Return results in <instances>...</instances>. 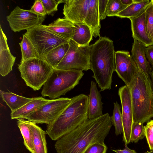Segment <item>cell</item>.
<instances>
[{
    "instance_id": "cell-1",
    "label": "cell",
    "mask_w": 153,
    "mask_h": 153,
    "mask_svg": "<svg viewBox=\"0 0 153 153\" xmlns=\"http://www.w3.org/2000/svg\"><path fill=\"white\" fill-rule=\"evenodd\" d=\"M112 125L108 113L88 119L70 133L56 140L57 153H84L93 144L104 143Z\"/></svg>"
},
{
    "instance_id": "cell-2",
    "label": "cell",
    "mask_w": 153,
    "mask_h": 153,
    "mask_svg": "<svg viewBox=\"0 0 153 153\" xmlns=\"http://www.w3.org/2000/svg\"><path fill=\"white\" fill-rule=\"evenodd\" d=\"M115 52L113 41L106 36L100 38L91 45L92 77L101 91L111 89L113 74L115 69Z\"/></svg>"
},
{
    "instance_id": "cell-3",
    "label": "cell",
    "mask_w": 153,
    "mask_h": 153,
    "mask_svg": "<svg viewBox=\"0 0 153 153\" xmlns=\"http://www.w3.org/2000/svg\"><path fill=\"white\" fill-rule=\"evenodd\" d=\"M71 98L59 116L47 125L46 131L52 140H57L88 120V96L81 94Z\"/></svg>"
},
{
    "instance_id": "cell-4",
    "label": "cell",
    "mask_w": 153,
    "mask_h": 153,
    "mask_svg": "<svg viewBox=\"0 0 153 153\" xmlns=\"http://www.w3.org/2000/svg\"><path fill=\"white\" fill-rule=\"evenodd\" d=\"M130 88L133 122L144 123L153 118V89L150 76L138 68Z\"/></svg>"
},
{
    "instance_id": "cell-5",
    "label": "cell",
    "mask_w": 153,
    "mask_h": 153,
    "mask_svg": "<svg viewBox=\"0 0 153 153\" xmlns=\"http://www.w3.org/2000/svg\"><path fill=\"white\" fill-rule=\"evenodd\" d=\"M84 75L81 71L54 69L43 85L41 94L52 100L59 98L78 85Z\"/></svg>"
},
{
    "instance_id": "cell-6",
    "label": "cell",
    "mask_w": 153,
    "mask_h": 153,
    "mask_svg": "<svg viewBox=\"0 0 153 153\" xmlns=\"http://www.w3.org/2000/svg\"><path fill=\"white\" fill-rule=\"evenodd\" d=\"M18 68L27 85L34 91L41 88L54 69L45 61L39 58L20 62Z\"/></svg>"
},
{
    "instance_id": "cell-7",
    "label": "cell",
    "mask_w": 153,
    "mask_h": 153,
    "mask_svg": "<svg viewBox=\"0 0 153 153\" xmlns=\"http://www.w3.org/2000/svg\"><path fill=\"white\" fill-rule=\"evenodd\" d=\"M24 34L29 39L42 59L53 49L69 41L42 25L27 30Z\"/></svg>"
},
{
    "instance_id": "cell-8",
    "label": "cell",
    "mask_w": 153,
    "mask_h": 153,
    "mask_svg": "<svg viewBox=\"0 0 153 153\" xmlns=\"http://www.w3.org/2000/svg\"><path fill=\"white\" fill-rule=\"evenodd\" d=\"M65 55L55 69L87 71L91 70L90 54L91 45L81 46L72 39Z\"/></svg>"
},
{
    "instance_id": "cell-9",
    "label": "cell",
    "mask_w": 153,
    "mask_h": 153,
    "mask_svg": "<svg viewBox=\"0 0 153 153\" xmlns=\"http://www.w3.org/2000/svg\"><path fill=\"white\" fill-rule=\"evenodd\" d=\"M71 98L61 97L50 100L25 117L36 124H50L54 121L70 103Z\"/></svg>"
},
{
    "instance_id": "cell-10",
    "label": "cell",
    "mask_w": 153,
    "mask_h": 153,
    "mask_svg": "<svg viewBox=\"0 0 153 153\" xmlns=\"http://www.w3.org/2000/svg\"><path fill=\"white\" fill-rule=\"evenodd\" d=\"M45 18L44 16L30 10L21 8L18 6L6 17L11 29L14 32L27 30L42 25Z\"/></svg>"
},
{
    "instance_id": "cell-11",
    "label": "cell",
    "mask_w": 153,
    "mask_h": 153,
    "mask_svg": "<svg viewBox=\"0 0 153 153\" xmlns=\"http://www.w3.org/2000/svg\"><path fill=\"white\" fill-rule=\"evenodd\" d=\"M118 94L122 106L123 125V141L125 144L130 143L132 127L133 122L132 100L130 88L127 85L120 87Z\"/></svg>"
},
{
    "instance_id": "cell-12",
    "label": "cell",
    "mask_w": 153,
    "mask_h": 153,
    "mask_svg": "<svg viewBox=\"0 0 153 153\" xmlns=\"http://www.w3.org/2000/svg\"><path fill=\"white\" fill-rule=\"evenodd\" d=\"M115 71L126 85L129 86L138 70L131 55L127 51H115Z\"/></svg>"
},
{
    "instance_id": "cell-13",
    "label": "cell",
    "mask_w": 153,
    "mask_h": 153,
    "mask_svg": "<svg viewBox=\"0 0 153 153\" xmlns=\"http://www.w3.org/2000/svg\"><path fill=\"white\" fill-rule=\"evenodd\" d=\"M90 0H64V18L73 23L84 24Z\"/></svg>"
},
{
    "instance_id": "cell-14",
    "label": "cell",
    "mask_w": 153,
    "mask_h": 153,
    "mask_svg": "<svg viewBox=\"0 0 153 153\" xmlns=\"http://www.w3.org/2000/svg\"><path fill=\"white\" fill-rule=\"evenodd\" d=\"M16 57L11 53L7 43V39L0 27V74L4 76L13 70Z\"/></svg>"
},
{
    "instance_id": "cell-15",
    "label": "cell",
    "mask_w": 153,
    "mask_h": 153,
    "mask_svg": "<svg viewBox=\"0 0 153 153\" xmlns=\"http://www.w3.org/2000/svg\"><path fill=\"white\" fill-rule=\"evenodd\" d=\"M102 96L97 87V83L91 81L88 96V119H91L100 117L102 114Z\"/></svg>"
},
{
    "instance_id": "cell-16",
    "label": "cell",
    "mask_w": 153,
    "mask_h": 153,
    "mask_svg": "<svg viewBox=\"0 0 153 153\" xmlns=\"http://www.w3.org/2000/svg\"><path fill=\"white\" fill-rule=\"evenodd\" d=\"M131 50V56L138 68L146 74L150 76L152 71L151 66L146 55V46L139 41L134 39Z\"/></svg>"
},
{
    "instance_id": "cell-17",
    "label": "cell",
    "mask_w": 153,
    "mask_h": 153,
    "mask_svg": "<svg viewBox=\"0 0 153 153\" xmlns=\"http://www.w3.org/2000/svg\"><path fill=\"white\" fill-rule=\"evenodd\" d=\"M129 19L131 22L133 39L139 41L147 47L153 45V41L149 37L146 32L145 12L138 17L130 18Z\"/></svg>"
},
{
    "instance_id": "cell-18",
    "label": "cell",
    "mask_w": 153,
    "mask_h": 153,
    "mask_svg": "<svg viewBox=\"0 0 153 153\" xmlns=\"http://www.w3.org/2000/svg\"><path fill=\"white\" fill-rule=\"evenodd\" d=\"M98 0H90L84 24L90 28L93 36L101 37L100 18L99 10Z\"/></svg>"
},
{
    "instance_id": "cell-19",
    "label": "cell",
    "mask_w": 153,
    "mask_h": 153,
    "mask_svg": "<svg viewBox=\"0 0 153 153\" xmlns=\"http://www.w3.org/2000/svg\"><path fill=\"white\" fill-rule=\"evenodd\" d=\"M44 26L69 41L72 39L74 34L75 26L74 23L65 18H59L49 25Z\"/></svg>"
},
{
    "instance_id": "cell-20",
    "label": "cell",
    "mask_w": 153,
    "mask_h": 153,
    "mask_svg": "<svg viewBox=\"0 0 153 153\" xmlns=\"http://www.w3.org/2000/svg\"><path fill=\"white\" fill-rule=\"evenodd\" d=\"M50 100L39 97L33 98L32 100L13 112H11V119H23L30 113L36 110Z\"/></svg>"
},
{
    "instance_id": "cell-21",
    "label": "cell",
    "mask_w": 153,
    "mask_h": 153,
    "mask_svg": "<svg viewBox=\"0 0 153 153\" xmlns=\"http://www.w3.org/2000/svg\"><path fill=\"white\" fill-rule=\"evenodd\" d=\"M29 124L32 134L34 153H48L46 131L32 121H29Z\"/></svg>"
},
{
    "instance_id": "cell-22",
    "label": "cell",
    "mask_w": 153,
    "mask_h": 153,
    "mask_svg": "<svg viewBox=\"0 0 153 153\" xmlns=\"http://www.w3.org/2000/svg\"><path fill=\"white\" fill-rule=\"evenodd\" d=\"M74 24V31L71 39L81 46H89L93 36L89 27L84 23Z\"/></svg>"
},
{
    "instance_id": "cell-23",
    "label": "cell",
    "mask_w": 153,
    "mask_h": 153,
    "mask_svg": "<svg viewBox=\"0 0 153 153\" xmlns=\"http://www.w3.org/2000/svg\"><path fill=\"white\" fill-rule=\"evenodd\" d=\"M1 97L10 109L11 112L20 108L33 98H28L18 95L11 92H6L0 90Z\"/></svg>"
},
{
    "instance_id": "cell-24",
    "label": "cell",
    "mask_w": 153,
    "mask_h": 153,
    "mask_svg": "<svg viewBox=\"0 0 153 153\" xmlns=\"http://www.w3.org/2000/svg\"><path fill=\"white\" fill-rule=\"evenodd\" d=\"M150 1L149 0H143L140 2H134L119 13L116 16L129 19L138 17L145 12Z\"/></svg>"
},
{
    "instance_id": "cell-25",
    "label": "cell",
    "mask_w": 153,
    "mask_h": 153,
    "mask_svg": "<svg viewBox=\"0 0 153 153\" xmlns=\"http://www.w3.org/2000/svg\"><path fill=\"white\" fill-rule=\"evenodd\" d=\"M69 46L68 42L56 47L45 56L43 60L55 69L65 55Z\"/></svg>"
},
{
    "instance_id": "cell-26",
    "label": "cell",
    "mask_w": 153,
    "mask_h": 153,
    "mask_svg": "<svg viewBox=\"0 0 153 153\" xmlns=\"http://www.w3.org/2000/svg\"><path fill=\"white\" fill-rule=\"evenodd\" d=\"M17 125L23 137L24 143L26 148L31 153H34L32 132L29 121L18 119Z\"/></svg>"
},
{
    "instance_id": "cell-27",
    "label": "cell",
    "mask_w": 153,
    "mask_h": 153,
    "mask_svg": "<svg viewBox=\"0 0 153 153\" xmlns=\"http://www.w3.org/2000/svg\"><path fill=\"white\" fill-rule=\"evenodd\" d=\"M22 36V39L19 43L22 55L20 62L33 58L40 59L34 47L29 39L24 34H23Z\"/></svg>"
},
{
    "instance_id": "cell-28",
    "label": "cell",
    "mask_w": 153,
    "mask_h": 153,
    "mask_svg": "<svg viewBox=\"0 0 153 153\" xmlns=\"http://www.w3.org/2000/svg\"><path fill=\"white\" fill-rule=\"evenodd\" d=\"M113 114L110 117L111 121L115 128V134L117 136L123 133V125L121 108L117 102L114 103Z\"/></svg>"
},
{
    "instance_id": "cell-29",
    "label": "cell",
    "mask_w": 153,
    "mask_h": 153,
    "mask_svg": "<svg viewBox=\"0 0 153 153\" xmlns=\"http://www.w3.org/2000/svg\"><path fill=\"white\" fill-rule=\"evenodd\" d=\"M146 29L149 37L153 41V3L152 0L145 11Z\"/></svg>"
},
{
    "instance_id": "cell-30",
    "label": "cell",
    "mask_w": 153,
    "mask_h": 153,
    "mask_svg": "<svg viewBox=\"0 0 153 153\" xmlns=\"http://www.w3.org/2000/svg\"><path fill=\"white\" fill-rule=\"evenodd\" d=\"M127 6L123 4L120 0H108L106 7L107 16H116Z\"/></svg>"
},
{
    "instance_id": "cell-31",
    "label": "cell",
    "mask_w": 153,
    "mask_h": 153,
    "mask_svg": "<svg viewBox=\"0 0 153 153\" xmlns=\"http://www.w3.org/2000/svg\"><path fill=\"white\" fill-rule=\"evenodd\" d=\"M143 123L133 122L131 132L130 142L136 143L145 136Z\"/></svg>"
},
{
    "instance_id": "cell-32",
    "label": "cell",
    "mask_w": 153,
    "mask_h": 153,
    "mask_svg": "<svg viewBox=\"0 0 153 153\" xmlns=\"http://www.w3.org/2000/svg\"><path fill=\"white\" fill-rule=\"evenodd\" d=\"M47 15L53 16L58 10V5L64 3V0H41Z\"/></svg>"
},
{
    "instance_id": "cell-33",
    "label": "cell",
    "mask_w": 153,
    "mask_h": 153,
    "mask_svg": "<svg viewBox=\"0 0 153 153\" xmlns=\"http://www.w3.org/2000/svg\"><path fill=\"white\" fill-rule=\"evenodd\" d=\"M107 149L104 143L97 142L89 147L84 153H106Z\"/></svg>"
},
{
    "instance_id": "cell-34",
    "label": "cell",
    "mask_w": 153,
    "mask_h": 153,
    "mask_svg": "<svg viewBox=\"0 0 153 153\" xmlns=\"http://www.w3.org/2000/svg\"><path fill=\"white\" fill-rule=\"evenodd\" d=\"M30 10L42 16H45L47 15L41 0H36Z\"/></svg>"
},
{
    "instance_id": "cell-35",
    "label": "cell",
    "mask_w": 153,
    "mask_h": 153,
    "mask_svg": "<svg viewBox=\"0 0 153 153\" xmlns=\"http://www.w3.org/2000/svg\"><path fill=\"white\" fill-rule=\"evenodd\" d=\"M108 0H98L100 20H103L106 17V7Z\"/></svg>"
},
{
    "instance_id": "cell-36",
    "label": "cell",
    "mask_w": 153,
    "mask_h": 153,
    "mask_svg": "<svg viewBox=\"0 0 153 153\" xmlns=\"http://www.w3.org/2000/svg\"><path fill=\"white\" fill-rule=\"evenodd\" d=\"M144 133L147 142L151 150H153V132L147 125L144 126Z\"/></svg>"
},
{
    "instance_id": "cell-37",
    "label": "cell",
    "mask_w": 153,
    "mask_h": 153,
    "mask_svg": "<svg viewBox=\"0 0 153 153\" xmlns=\"http://www.w3.org/2000/svg\"><path fill=\"white\" fill-rule=\"evenodd\" d=\"M146 57L153 68V45L147 47L145 50Z\"/></svg>"
},
{
    "instance_id": "cell-38",
    "label": "cell",
    "mask_w": 153,
    "mask_h": 153,
    "mask_svg": "<svg viewBox=\"0 0 153 153\" xmlns=\"http://www.w3.org/2000/svg\"><path fill=\"white\" fill-rule=\"evenodd\" d=\"M112 150L116 153H137L135 150L130 149L127 146V145L126 144H125V147L123 149Z\"/></svg>"
},
{
    "instance_id": "cell-39",
    "label": "cell",
    "mask_w": 153,
    "mask_h": 153,
    "mask_svg": "<svg viewBox=\"0 0 153 153\" xmlns=\"http://www.w3.org/2000/svg\"><path fill=\"white\" fill-rule=\"evenodd\" d=\"M124 5L128 6L134 3L133 0H120Z\"/></svg>"
},
{
    "instance_id": "cell-40",
    "label": "cell",
    "mask_w": 153,
    "mask_h": 153,
    "mask_svg": "<svg viewBox=\"0 0 153 153\" xmlns=\"http://www.w3.org/2000/svg\"><path fill=\"white\" fill-rule=\"evenodd\" d=\"M146 125L148 126L153 132V120H151L147 123Z\"/></svg>"
},
{
    "instance_id": "cell-41",
    "label": "cell",
    "mask_w": 153,
    "mask_h": 153,
    "mask_svg": "<svg viewBox=\"0 0 153 153\" xmlns=\"http://www.w3.org/2000/svg\"><path fill=\"white\" fill-rule=\"evenodd\" d=\"M150 78L151 79V81L152 83L153 89V71H152L150 74Z\"/></svg>"
},
{
    "instance_id": "cell-42",
    "label": "cell",
    "mask_w": 153,
    "mask_h": 153,
    "mask_svg": "<svg viewBox=\"0 0 153 153\" xmlns=\"http://www.w3.org/2000/svg\"><path fill=\"white\" fill-rule=\"evenodd\" d=\"M145 153H153V150H152L149 152H148Z\"/></svg>"
},
{
    "instance_id": "cell-43",
    "label": "cell",
    "mask_w": 153,
    "mask_h": 153,
    "mask_svg": "<svg viewBox=\"0 0 153 153\" xmlns=\"http://www.w3.org/2000/svg\"><path fill=\"white\" fill-rule=\"evenodd\" d=\"M152 1L153 3V0H152Z\"/></svg>"
}]
</instances>
